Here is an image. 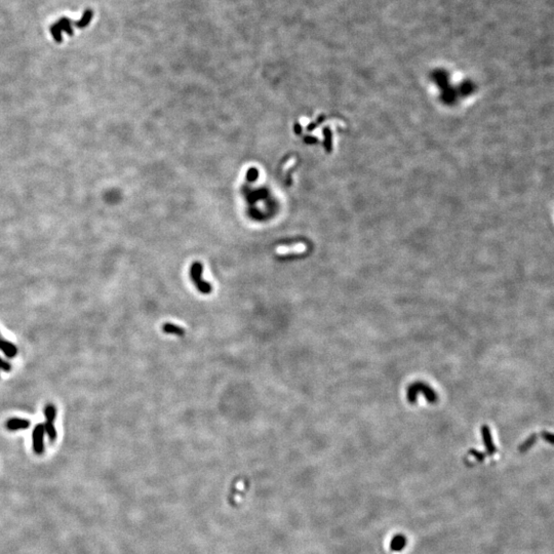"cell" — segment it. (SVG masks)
<instances>
[{
  "label": "cell",
  "instance_id": "8fae6325",
  "mask_svg": "<svg viewBox=\"0 0 554 554\" xmlns=\"http://www.w3.org/2000/svg\"><path fill=\"white\" fill-rule=\"evenodd\" d=\"M0 370L5 372H10L12 370V364L6 359L0 357Z\"/></svg>",
  "mask_w": 554,
  "mask_h": 554
},
{
  "label": "cell",
  "instance_id": "3957f363",
  "mask_svg": "<svg viewBox=\"0 0 554 554\" xmlns=\"http://www.w3.org/2000/svg\"><path fill=\"white\" fill-rule=\"evenodd\" d=\"M0 350H2L5 355L9 358H14L18 354V348L15 344L12 342L4 339L0 335Z\"/></svg>",
  "mask_w": 554,
  "mask_h": 554
},
{
  "label": "cell",
  "instance_id": "52a82bcc",
  "mask_svg": "<svg viewBox=\"0 0 554 554\" xmlns=\"http://www.w3.org/2000/svg\"><path fill=\"white\" fill-rule=\"evenodd\" d=\"M163 331L166 333V334H171V335H176V336H184L185 335V332L184 330L179 327V326H176L174 324H171V322H167L163 326Z\"/></svg>",
  "mask_w": 554,
  "mask_h": 554
},
{
  "label": "cell",
  "instance_id": "6da1fadb",
  "mask_svg": "<svg viewBox=\"0 0 554 554\" xmlns=\"http://www.w3.org/2000/svg\"><path fill=\"white\" fill-rule=\"evenodd\" d=\"M202 265L198 262H195L191 267V280L193 281L196 288L200 293L207 295L212 293V286L202 280Z\"/></svg>",
  "mask_w": 554,
  "mask_h": 554
},
{
  "label": "cell",
  "instance_id": "7a4b0ae2",
  "mask_svg": "<svg viewBox=\"0 0 554 554\" xmlns=\"http://www.w3.org/2000/svg\"><path fill=\"white\" fill-rule=\"evenodd\" d=\"M44 434H45V430H44L43 424L36 425V427L33 430L32 442H33V450L38 455L42 454L44 451V441H43Z\"/></svg>",
  "mask_w": 554,
  "mask_h": 554
},
{
  "label": "cell",
  "instance_id": "30bf717a",
  "mask_svg": "<svg viewBox=\"0 0 554 554\" xmlns=\"http://www.w3.org/2000/svg\"><path fill=\"white\" fill-rule=\"evenodd\" d=\"M483 435H484V443H486V446H487L488 453L490 455H493L494 453H496V448L494 447V445H493V443L491 441V435H490L489 430H484Z\"/></svg>",
  "mask_w": 554,
  "mask_h": 554
},
{
  "label": "cell",
  "instance_id": "8992f818",
  "mask_svg": "<svg viewBox=\"0 0 554 554\" xmlns=\"http://www.w3.org/2000/svg\"><path fill=\"white\" fill-rule=\"evenodd\" d=\"M406 543H407V540L403 535H396L391 541L390 548L392 551H395V552L401 551L405 547Z\"/></svg>",
  "mask_w": 554,
  "mask_h": 554
},
{
  "label": "cell",
  "instance_id": "7c38bea8",
  "mask_svg": "<svg viewBox=\"0 0 554 554\" xmlns=\"http://www.w3.org/2000/svg\"><path fill=\"white\" fill-rule=\"evenodd\" d=\"M535 438H536V436H535V435H534L533 437L528 438V440H527V441H526V442H525V443H524V444H523V445H522L521 447H520V451H521V452H524V451H526V450H527L528 448H530V447H532V445H533V444H534V443L536 442V440H535Z\"/></svg>",
  "mask_w": 554,
  "mask_h": 554
},
{
  "label": "cell",
  "instance_id": "277c9868",
  "mask_svg": "<svg viewBox=\"0 0 554 554\" xmlns=\"http://www.w3.org/2000/svg\"><path fill=\"white\" fill-rule=\"evenodd\" d=\"M7 428L11 431H16V430H20V429H27L30 427V421L26 420V419H21V418H12L10 420H8L7 422Z\"/></svg>",
  "mask_w": 554,
  "mask_h": 554
},
{
  "label": "cell",
  "instance_id": "5b68a950",
  "mask_svg": "<svg viewBox=\"0 0 554 554\" xmlns=\"http://www.w3.org/2000/svg\"><path fill=\"white\" fill-rule=\"evenodd\" d=\"M306 246L304 244H295L293 246H280L277 247L276 252L279 255H290V253H299L304 251Z\"/></svg>",
  "mask_w": 554,
  "mask_h": 554
},
{
  "label": "cell",
  "instance_id": "ba28073f",
  "mask_svg": "<svg viewBox=\"0 0 554 554\" xmlns=\"http://www.w3.org/2000/svg\"><path fill=\"white\" fill-rule=\"evenodd\" d=\"M44 417H45V422H51V423H55V420H56V417H57V408L54 404L52 403H48L45 406H44Z\"/></svg>",
  "mask_w": 554,
  "mask_h": 554
},
{
  "label": "cell",
  "instance_id": "9c48e42d",
  "mask_svg": "<svg viewBox=\"0 0 554 554\" xmlns=\"http://www.w3.org/2000/svg\"><path fill=\"white\" fill-rule=\"evenodd\" d=\"M44 426V430H45V433L49 435L50 437V441L51 442H55L56 438H57V430H56V427H55V423H51V422H45L43 424Z\"/></svg>",
  "mask_w": 554,
  "mask_h": 554
}]
</instances>
